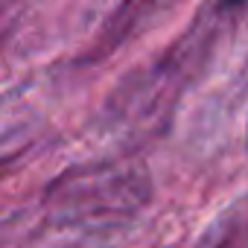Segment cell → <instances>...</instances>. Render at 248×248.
<instances>
[{"instance_id":"obj_1","label":"cell","mask_w":248,"mask_h":248,"mask_svg":"<svg viewBox=\"0 0 248 248\" xmlns=\"http://www.w3.org/2000/svg\"><path fill=\"white\" fill-rule=\"evenodd\" d=\"M239 3H245V0H222V9H231V6H239Z\"/></svg>"}]
</instances>
